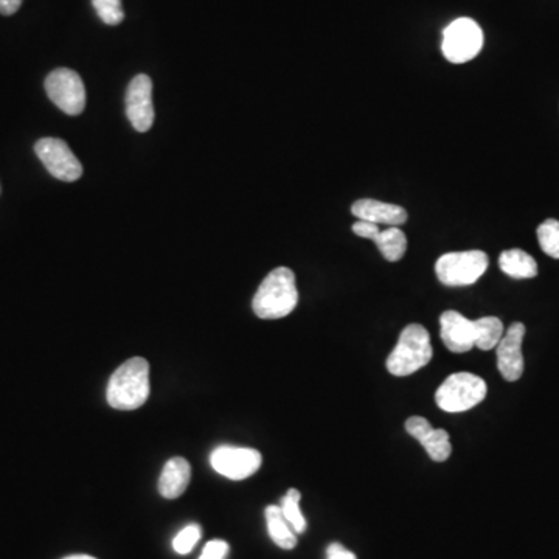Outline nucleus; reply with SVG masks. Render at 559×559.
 <instances>
[{
  "label": "nucleus",
  "instance_id": "nucleus-1",
  "mask_svg": "<svg viewBox=\"0 0 559 559\" xmlns=\"http://www.w3.org/2000/svg\"><path fill=\"white\" fill-rule=\"evenodd\" d=\"M297 303L296 275L289 268H277L261 282L252 300V310L260 319H283L296 310Z\"/></svg>",
  "mask_w": 559,
  "mask_h": 559
},
{
  "label": "nucleus",
  "instance_id": "nucleus-2",
  "mask_svg": "<svg viewBox=\"0 0 559 559\" xmlns=\"http://www.w3.org/2000/svg\"><path fill=\"white\" fill-rule=\"evenodd\" d=\"M150 396V364L143 358H131L115 370L109 379L106 400L117 410H136Z\"/></svg>",
  "mask_w": 559,
  "mask_h": 559
},
{
  "label": "nucleus",
  "instance_id": "nucleus-3",
  "mask_svg": "<svg viewBox=\"0 0 559 559\" xmlns=\"http://www.w3.org/2000/svg\"><path fill=\"white\" fill-rule=\"evenodd\" d=\"M432 355L429 331L420 323H410L387 358V370L393 376L414 375L431 362Z\"/></svg>",
  "mask_w": 559,
  "mask_h": 559
},
{
  "label": "nucleus",
  "instance_id": "nucleus-4",
  "mask_svg": "<svg viewBox=\"0 0 559 559\" xmlns=\"http://www.w3.org/2000/svg\"><path fill=\"white\" fill-rule=\"evenodd\" d=\"M487 382L474 373L459 372L448 376L435 393L437 406L449 414L466 412L487 398Z\"/></svg>",
  "mask_w": 559,
  "mask_h": 559
},
{
  "label": "nucleus",
  "instance_id": "nucleus-5",
  "mask_svg": "<svg viewBox=\"0 0 559 559\" xmlns=\"http://www.w3.org/2000/svg\"><path fill=\"white\" fill-rule=\"evenodd\" d=\"M490 258L482 250L449 252L435 263V274L446 286H469L487 272Z\"/></svg>",
  "mask_w": 559,
  "mask_h": 559
},
{
  "label": "nucleus",
  "instance_id": "nucleus-6",
  "mask_svg": "<svg viewBox=\"0 0 559 559\" xmlns=\"http://www.w3.org/2000/svg\"><path fill=\"white\" fill-rule=\"evenodd\" d=\"M483 47V32L476 21L469 18L455 19L445 28L441 50L452 64H465L474 60Z\"/></svg>",
  "mask_w": 559,
  "mask_h": 559
},
{
  "label": "nucleus",
  "instance_id": "nucleus-7",
  "mask_svg": "<svg viewBox=\"0 0 559 559\" xmlns=\"http://www.w3.org/2000/svg\"><path fill=\"white\" fill-rule=\"evenodd\" d=\"M46 92L64 114L80 115L86 108V87L75 70H53L46 80Z\"/></svg>",
  "mask_w": 559,
  "mask_h": 559
},
{
  "label": "nucleus",
  "instance_id": "nucleus-8",
  "mask_svg": "<svg viewBox=\"0 0 559 559\" xmlns=\"http://www.w3.org/2000/svg\"><path fill=\"white\" fill-rule=\"evenodd\" d=\"M35 151L53 178L63 182H75L83 176L80 160L64 140L46 137L36 143Z\"/></svg>",
  "mask_w": 559,
  "mask_h": 559
},
{
  "label": "nucleus",
  "instance_id": "nucleus-9",
  "mask_svg": "<svg viewBox=\"0 0 559 559\" xmlns=\"http://www.w3.org/2000/svg\"><path fill=\"white\" fill-rule=\"evenodd\" d=\"M213 469L230 480H244L261 468L263 457L257 449L219 446L210 457Z\"/></svg>",
  "mask_w": 559,
  "mask_h": 559
},
{
  "label": "nucleus",
  "instance_id": "nucleus-10",
  "mask_svg": "<svg viewBox=\"0 0 559 559\" xmlns=\"http://www.w3.org/2000/svg\"><path fill=\"white\" fill-rule=\"evenodd\" d=\"M126 115L136 131H150L153 126V81L148 75H137L129 83L126 91Z\"/></svg>",
  "mask_w": 559,
  "mask_h": 559
},
{
  "label": "nucleus",
  "instance_id": "nucleus-11",
  "mask_svg": "<svg viewBox=\"0 0 559 559\" xmlns=\"http://www.w3.org/2000/svg\"><path fill=\"white\" fill-rule=\"evenodd\" d=\"M524 336V323L514 322L497 344V369L507 381H518L524 373V356H522Z\"/></svg>",
  "mask_w": 559,
  "mask_h": 559
},
{
  "label": "nucleus",
  "instance_id": "nucleus-12",
  "mask_svg": "<svg viewBox=\"0 0 559 559\" xmlns=\"http://www.w3.org/2000/svg\"><path fill=\"white\" fill-rule=\"evenodd\" d=\"M441 341L452 353H466L476 347V320L466 319L457 311H445L440 317Z\"/></svg>",
  "mask_w": 559,
  "mask_h": 559
},
{
  "label": "nucleus",
  "instance_id": "nucleus-13",
  "mask_svg": "<svg viewBox=\"0 0 559 559\" xmlns=\"http://www.w3.org/2000/svg\"><path fill=\"white\" fill-rule=\"evenodd\" d=\"M406 431L410 437L420 441L434 462H445L451 457L452 446L445 429H434L426 418L410 417L406 421Z\"/></svg>",
  "mask_w": 559,
  "mask_h": 559
},
{
  "label": "nucleus",
  "instance_id": "nucleus-14",
  "mask_svg": "<svg viewBox=\"0 0 559 559\" xmlns=\"http://www.w3.org/2000/svg\"><path fill=\"white\" fill-rule=\"evenodd\" d=\"M351 213L361 221L384 224L389 227L403 226L407 221V212L400 205L387 204L376 199H359L351 205Z\"/></svg>",
  "mask_w": 559,
  "mask_h": 559
},
{
  "label": "nucleus",
  "instance_id": "nucleus-15",
  "mask_svg": "<svg viewBox=\"0 0 559 559\" xmlns=\"http://www.w3.org/2000/svg\"><path fill=\"white\" fill-rule=\"evenodd\" d=\"M191 479V466L182 457H174L165 463L160 474L159 493L165 499H178L188 488Z\"/></svg>",
  "mask_w": 559,
  "mask_h": 559
},
{
  "label": "nucleus",
  "instance_id": "nucleus-16",
  "mask_svg": "<svg viewBox=\"0 0 559 559\" xmlns=\"http://www.w3.org/2000/svg\"><path fill=\"white\" fill-rule=\"evenodd\" d=\"M499 266L504 274L516 280L533 278L538 275V263L532 255L521 249H510L502 252L499 257Z\"/></svg>",
  "mask_w": 559,
  "mask_h": 559
},
{
  "label": "nucleus",
  "instance_id": "nucleus-17",
  "mask_svg": "<svg viewBox=\"0 0 559 559\" xmlns=\"http://www.w3.org/2000/svg\"><path fill=\"white\" fill-rule=\"evenodd\" d=\"M264 514H266V524H268V532L272 541L280 549H294L297 546V533L286 521L282 508L277 507V505H269Z\"/></svg>",
  "mask_w": 559,
  "mask_h": 559
},
{
  "label": "nucleus",
  "instance_id": "nucleus-18",
  "mask_svg": "<svg viewBox=\"0 0 559 559\" xmlns=\"http://www.w3.org/2000/svg\"><path fill=\"white\" fill-rule=\"evenodd\" d=\"M382 257L390 263L400 261L407 250L406 233L400 227H387L386 230H379L378 235L373 238Z\"/></svg>",
  "mask_w": 559,
  "mask_h": 559
},
{
  "label": "nucleus",
  "instance_id": "nucleus-19",
  "mask_svg": "<svg viewBox=\"0 0 559 559\" xmlns=\"http://www.w3.org/2000/svg\"><path fill=\"white\" fill-rule=\"evenodd\" d=\"M477 341L479 350L488 351L497 347L504 336V323L497 317H482L476 320Z\"/></svg>",
  "mask_w": 559,
  "mask_h": 559
},
{
  "label": "nucleus",
  "instance_id": "nucleus-20",
  "mask_svg": "<svg viewBox=\"0 0 559 559\" xmlns=\"http://www.w3.org/2000/svg\"><path fill=\"white\" fill-rule=\"evenodd\" d=\"M300 499H302V494L296 488H291V490L286 493V496L282 499L283 516H285L286 521L289 522L294 532L297 535L305 532L306 530V519L303 516L302 510H300Z\"/></svg>",
  "mask_w": 559,
  "mask_h": 559
},
{
  "label": "nucleus",
  "instance_id": "nucleus-21",
  "mask_svg": "<svg viewBox=\"0 0 559 559\" xmlns=\"http://www.w3.org/2000/svg\"><path fill=\"white\" fill-rule=\"evenodd\" d=\"M539 246L549 257L559 260V221L546 219L536 230Z\"/></svg>",
  "mask_w": 559,
  "mask_h": 559
},
{
  "label": "nucleus",
  "instance_id": "nucleus-22",
  "mask_svg": "<svg viewBox=\"0 0 559 559\" xmlns=\"http://www.w3.org/2000/svg\"><path fill=\"white\" fill-rule=\"evenodd\" d=\"M98 18L106 25H119L125 19L122 0H92Z\"/></svg>",
  "mask_w": 559,
  "mask_h": 559
},
{
  "label": "nucleus",
  "instance_id": "nucleus-23",
  "mask_svg": "<svg viewBox=\"0 0 559 559\" xmlns=\"http://www.w3.org/2000/svg\"><path fill=\"white\" fill-rule=\"evenodd\" d=\"M199 539H201V527L196 524L188 525V527L181 530L178 536L174 538L173 549L176 550L179 555H187V553L195 549Z\"/></svg>",
  "mask_w": 559,
  "mask_h": 559
},
{
  "label": "nucleus",
  "instance_id": "nucleus-24",
  "mask_svg": "<svg viewBox=\"0 0 559 559\" xmlns=\"http://www.w3.org/2000/svg\"><path fill=\"white\" fill-rule=\"evenodd\" d=\"M227 553H229V544L226 541H221V539H215V541L205 544L199 559H224Z\"/></svg>",
  "mask_w": 559,
  "mask_h": 559
},
{
  "label": "nucleus",
  "instance_id": "nucleus-25",
  "mask_svg": "<svg viewBox=\"0 0 559 559\" xmlns=\"http://www.w3.org/2000/svg\"><path fill=\"white\" fill-rule=\"evenodd\" d=\"M353 232H355V235H358V237L365 238V240H373L379 233V226L378 224L358 219V223L353 224Z\"/></svg>",
  "mask_w": 559,
  "mask_h": 559
},
{
  "label": "nucleus",
  "instance_id": "nucleus-26",
  "mask_svg": "<svg viewBox=\"0 0 559 559\" xmlns=\"http://www.w3.org/2000/svg\"><path fill=\"white\" fill-rule=\"evenodd\" d=\"M327 559H358V558H356L355 553L350 552V550L348 549H345V547L342 546V544H337V542H334V544L328 546Z\"/></svg>",
  "mask_w": 559,
  "mask_h": 559
},
{
  "label": "nucleus",
  "instance_id": "nucleus-27",
  "mask_svg": "<svg viewBox=\"0 0 559 559\" xmlns=\"http://www.w3.org/2000/svg\"><path fill=\"white\" fill-rule=\"evenodd\" d=\"M24 0H0V13L4 16H11L21 8Z\"/></svg>",
  "mask_w": 559,
  "mask_h": 559
},
{
  "label": "nucleus",
  "instance_id": "nucleus-28",
  "mask_svg": "<svg viewBox=\"0 0 559 559\" xmlns=\"http://www.w3.org/2000/svg\"><path fill=\"white\" fill-rule=\"evenodd\" d=\"M64 559H97V558H94V556H89V555H72V556H67V558Z\"/></svg>",
  "mask_w": 559,
  "mask_h": 559
}]
</instances>
